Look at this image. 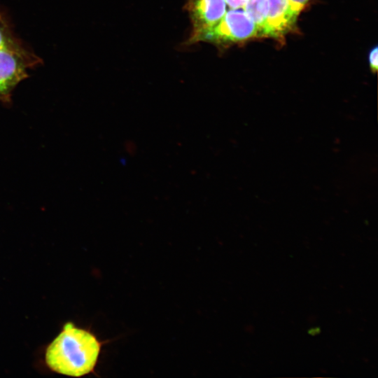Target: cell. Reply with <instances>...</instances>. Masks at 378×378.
<instances>
[{
    "instance_id": "obj_4",
    "label": "cell",
    "mask_w": 378,
    "mask_h": 378,
    "mask_svg": "<svg viewBox=\"0 0 378 378\" xmlns=\"http://www.w3.org/2000/svg\"><path fill=\"white\" fill-rule=\"evenodd\" d=\"M186 7L192 26L186 45L193 44L200 34L216 25L226 13L225 0H188Z\"/></svg>"
},
{
    "instance_id": "obj_11",
    "label": "cell",
    "mask_w": 378,
    "mask_h": 378,
    "mask_svg": "<svg viewBox=\"0 0 378 378\" xmlns=\"http://www.w3.org/2000/svg\"><path fill=\"white\" fill-rule=\"evenodd\" d=\"M320 332H321V329L318 327L311 328L308 330V334L311 335H316L319 334Z\"/></svg>"
},
{
    "instance_id": "obj_3",
    "label": "cell",
    "mask_w": 378,
    "mask_h": 378,
    "mask_svg": "<svg viewBox=\"0 0 378 378\" xmlns=\"http://www.w3.org/2000/svg\"><path fill=\"white\" fill-rule=\"evenodd\" d=\"M38 59L20 43L0 48V100L8 99Z\"/></svg>"
},
{
    "instance_id": "obj_8",
    "label": "cell",
    "mask_w": 378,
    "mask_h": 378,
    "mask_svg": "<svg viewBox=\"0 0 378 378\" xmlns=\"http://www.w3.org/2000/svg\"><path fill=\"white\" fill-rule=\"evenodd\" d=\"M378 48L376 46L371 50L369 54V64L372 71H376L377 70L378 62H377V52Z\"/></svg>"
},
{
    "instance_id": "obj_5",
    "label": "cell",
    "mask_w": 378,
    "mask_h": 378,
    "mask_svg": "<svg viewBox=\"0 0 378 378\" xmlns=\"http://www.w3.org/2000/svg\"><path fill=\"white\" fill-rule=\"evenodd\" d=\"M268 8L262 36L279 38L294 29L298 13L288 0H267Z\"/></svg>"
},
{
    "instance_id": "obj_9",
    "label": "cell",
    "mask_w": 378,
    "mask_h": 378,
    "mask_svg": "<svg viewBox=\"0 0 378 378\" xmlns=\"http://www.w3.org/2000/svg\"><path fill=\"white\" fill-rule=\"evenodd\" d=\"M292 9L300 13L309 0H288Z\"/></svg>"
},
{
    "instance_id": "obj_10",
    "label": "cell",
    "mask_w": 378,
    "mask_h": 378,
    "mask_svg": "<svg viewBox=\"0 0 378 378\" xmlns=\"http://www.w3.org/2000/svg\"><path fill=\"white\" fill-rule=\"evenodd\" d=\"M231 9L243 8L246 0H225Z\"/></svg>"
},
{
    "instance_id": "obj_2",
    "label": "cell",
    "mask_w": 378,
    "mask_h": 378,
    "mask_svg": "<svg viewBox=\"0 0 378 378\" xmlns=\"http://www.w3.org/2000/svg\"><path fill=\"white\" fill-rule=\"evenodd\" d=\"M259 35L255 23L243 9H230L214 27L200 34L194 41L216 45L245 41Z\"/></svg>"
},
{
    "instance_id": "obj_6",
    "label": "cell",
    "mask_w": 378,
    "mask_h": 378,
    "mask_svg": "<svg viewBox=\"0 0 378 378\" xmlns=\"http://www.w3.org/2000/svg\"><path fill=\"white\" fill-rule=\"evenodd\" d=\"M267 8V0H246L242 8L256 25L260 36H262Z\"/></svg>"
},
{
    "instance_id": "obj_1",
    "label": "cell",
    "mask_w": 378,
    "mask_h": 378,
    "mask_svg": "<svg viewBox=\"0 0 378 378\" xmlns=\"http://www.w3.org/2000/svg\"><path fill=\"white\" fill-rule=\"evenodd\" d=\"M99 352L100 344L94 335L68 322L47 347L45 360L57 373L81 377L94 370Z\"/></svg>"
},
{
    "instance_id": "obj_7",
    "label": "cell",
    "mask_w": 378,
    "mask_h": 378,
    "mask_svg": "<svg viewBox=\"0 0 378 378\" xmlns=\"http://www.w3.org/2000/svg\"><path fill=\"white\" fill-rule=\"evenodd\" d=\"M18 43L8 20L0 13V48L10 47Z\"/></svg>"
}]
</instances>
